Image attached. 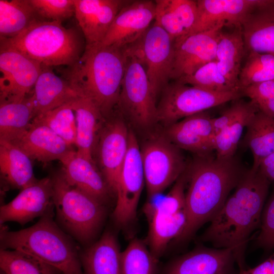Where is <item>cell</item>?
<instances>
[{
	"label": "cell",
	"instance_id": "1",
	"mask_svg": "<svg viewBox=\"0 0 274 274\" xmlns=\"http://www.w3.org/2000/svg\"><path fill=\"white\" fill-rule=\"evenodd\" d=\"M270 183L259 169H247L200 237L215 248L232 249L240 270L249 238L260 227Z\"/></svg>",
	"mask_w": 274,
	"mask_h": 274
},
{
	"label": "cell",
	"instance_id": "2",
	"mask_svg": "<svg viewBox=\"0 0 274 274\" xmlns=\"http://www.w3.org/2000/svg\"><path fill=\"white\" fill-rule=\"evenodd\" d=\"M247 169L238 157H217L215 152L195 155L187 165L186 222L177 243L189 241L206 223L216 216Z\"/></svg>",
	"mask_w": 274,
	"mask_h": 274
},
{
	"label": "cell",
	"instance_id": "3",
	"mask_svg": "<svg viewBox=\"0 0 274 274\" xmlns=\"http://www.w3.org/2000/svg\"><path fill=\"white\" fill-rule=\"evenodd\" d=\"M126 56V46L86 45L81 57L67 70L66 79L80 96L92 100L106 119L118 107Z\"/></svg>",
	"mask_w": 274,
	"mask_h": 274
},
{
	"label": "cell",
	"instance_id": "4",
	"mask_svg": "<svg viewBox=\"0 0 274 274\" xmlns=\"http://www.w3.org/2000/svg\"><path fill=\"white\" fill-rule=\"evenodd\" d=\"M54 215V212L48 213L34 225L18 231H9L1 225V249L23 252L64 274H83L81 249L57 224Z\"/></svg>",
	"mask_w": 274,
	"mask_h": 274
},
{
	"label": "cell",
	"instance_id": "5",
	"mask_svg": "<svg viewBox=\"0 0 274 274\" xmlns=\"http://www.w3.org/2000/svg\"><path fill=\"white\" fill-rule=\"evenodd\" d=\"M0 47L15 49L42 65L75 64L83 54L86 42L81 30L62 23L37 20L17 36L1 38Z\"/></svg>",
	"mask_w": 274,
	"mask_h": 274
},
{
	"label": "cell",
	"instance_id": "6",
	"mask_svg": "<svg viewBox=\"0 0 274 274\" xmlns=\"http://www.w3.org/2000/svg\"><path fill=\"white\" fill-rule=\"evenodd\" d=\"M51 177L56 222L83 248L89 246L97 239L109 208L68 184L61 170Z\"/></svg>",
	"mask_w": 274,
	"mask_h": 274
},
{
	"label": "cell",
	"instance_id": "7",
	"mask_svg": "<svg viewBox=\"0 0 274 274\" xmlns=\"http://www.w3.org/2000/svg\"><path fill=\"white\" fill-rule=\"evenodd\" d=\"M240 91L218 92L175 81L163 90L157 106V120L172 124L188 116L238 99Z\"/></svg>",
	"mask_w": 274,
	"mask_h": 274
},
{
	"label": "cell",
	"instance_id": "8",
	"mask_svg": "<svg viewBox=\"0 0 274 274\" xmlns=\"http://www.w3.org/2000/svg\"><path fill=\"white\" fill-rule=\"evenodd\" d=\"M126 50L118 107L134 124L148 127L157 120V97L143 63L127 46Z\"/></svg>",
	"mask_w": 274,
	"mask_h": 274
},
{
	"label": "cell",
	"instance_id": "9",
	"mask_svg": "<svg viewBox=\"0 0 274 274\" xmlns=\"http://www.w3.org/2000/svg\"><path fill=\"white\" fill-rule=\"evenodd\" d=\"M182 150L166 137H156L141 149L148 201L175 182L188 164Z\"/></svg>",
	"mask_w": 274,
	"mask_h": 274
},
{
	"label": "cell",
	"instance_id": "10",
	"mask_svg": "<svg viewBox=\"0 0 274 274\" xmlns=\"http://www.w3.org/2000/svg\"><path fill=\"white\" fill-rule=\"evenodd\" d=\"M145 183L141 149L135 135L129 129L128 149L118 178L112 214L118 228H127L135 221Z\"/></svg>",
	"mask_w": 274,
	"mask_h": 274
},
{
	"label": "cell",
	"instance_id": "11",
	"mask_svg": "<svg viewBox=\"0 0 274 274\" xmlns=\"http://www.w3.org/2000/svg\"><path fill=\"white\" fill-rule=\"evenodd\" d=\"M127 47L143 63L153 91L157 97L170 79L173 41L154 21L140 39Z\"/></svg>",
	"mask_w": 274,
	"mask_h": 274
},
{
	"label": "cell",
	"instance_id": "12",
	"mask_svg": "<svg viewBox=\"0 0 274 274\" xmlns=\"http://www.w3.org/2000/svg\"><path fill=\"white\" fill-rule=\"evenodd\" d=\"M129 129L123 119H106L100 130L94 153V161L115 196L118 178L129 145ZM116 197V196H115Z\"/></svg>",
	"mask_w": 274,
	"mask_h": 274
},
{
	"label": "cell",
	"instance_id": "13",
	"mask_svg": "<svg viewBox=\"0 0 274 274\" xmlns=\"http://www.w3.org/2000/svg\"><path fill=\"white\" fill-rule=\"evenodd\" d=\"M0 51V102L21 100L32 91L42 65L15 49Z\"/></svg>",
	"mask_w": 274,
	"mask_h": 274
},
{
	"label": "cell",
	"instance_id": "14",
	"mask_svg": "<svg viewBox=\"0 0 274 274\" xmlns=\"http://www.w3.org/2000/svg\"><path fill=\"white\" fill-rule=\"evenodd\" d=\"M224 26V23L218 24L175 43L170 79L177 81L190 76L215 60L217 41Z\"/></svg>",
	"mask_w": 274,
	"mask_h": 274
},
{
	"label": "cell",
	"instance_id": "15",
	"mask_svg": "<svg viewBox=\"0 0 274 274\" xmlns=\"http://www.w3.org/2000/svg\"><path fill=\"white\" fill-rule=\"evenodd\" d=\"M53 182L51 176L37 180L21 190L9 202L0 208V225L15 222L21 225L54 212Z\"/></svg>",
	"mask_w": 274,
	"mask_h": 274
},
{
	"label": "cell",
	"instance_id": "16",
	"mask_svg": "<svg viewBox=\"0 0 274 274\" xmlns=\"http://www.w3.org/2000/svg\"><path fill=\"white\" fill-rule=\"evenodd\" d=\"M196 2V19L185 38L222 23L226 26L240 25L253 11L274 5L273 0H198Z\"/></svg>",
	"mask_w": 274,
	"mask_h": 274
},
{
	"label": "cell",
	"instance_id": "17",
	"mask_svg": "<svg viewBox=\"0 0 274 274\" xmlns=\"http://www.w3.org/2000/svg\"><path fill=\"white\" fill-rule=\"evenodd\" d=\"M155 15V1H130L118 13L100 43L123 47L135 42L150 27Z\"/></svg>",
	"mask_w": 274,
	"mask_h": 274
},
{
	"label": "cell",
	"instance_id": "18",
	"mask_svg": "<svg viewBox=\"0 0 274 274\" xmlns=\"http://www.w3.org/2000/svg\"><path fill=\"white\" fill-rule=\"evenodd\" d=\"M235 263L232 249L201 245L170 261L160 274H234Z\"/></svg>",
	"mask_w": 274,
	"mask_h": 274
},
{
	"label": "cell",
	"instance_id": "19",
	"mask_svg": "<svg viewBox=\"0 0 274 274\" xmlns=\"http://www.w3.org/2000/svg\"><path fill=\"white\" fill-rule=\"evenodd\" d=\"M213 118L206 111L168 125L165 137L181 150L195 155L215 152Z\"/></svg>",
	"mask_w": 274,
	"mask_h": 274
},
{
	"label": "cell",
	"instance_id": "20",
	"mask_svg": "<svg viewBox=\"0 0 274 274\" xmlns=\"http://www.w3.org/2000/svg\"><path fill=\"white\" fill-rule=\"evenodd\" d=\"M129 2L75 0V15L86 45L101 43L118 13Z\"/></svg>",
	"mask_w": 274,
	"mask_h": 274
},
{
	"label": "cell",
	"instance_id": "21",
	"mask_svg": "<svg viewBox=\"0 0 274 274\" xmlns=\"http://www.w3.org/2000/svg\"><path fill=\"white\" fill-rule=\"evenodd\" d=\"M67 182L110 207L115 196L96 164L77 154L76 150L61 161Z\"/></svg>",
	"mask_w": 274,
	"mask_h": 274
},
{
	"label": "cell",
	"instance_id": "22",
	"mask_svg": "<svg viewBox=\"0 0 274 274\" xmlns=\"http://www.w3.org/2000/svg\"><path fill=\"white\" fill-rule=\"evenodd\" d=\"M31 160L43 163L60 162L75 150L48 126L31 122L27 130L12 143Z\"/></svg>",
	"mask_w": 274,
	"mask_h": 274
},
{
	"label": "cell",
	"instance_id": "23",
	"mask_svg": "<svg viewBox=\"0 0 274 274\" xmlns=\"http://www.w3.org/2000/svg\"><path fill=\"white\" fill-rule=\"evenodd\" d=\"M71 105L76 119L75 146L77 153L96 164L94 161L95 148L106 118L94 102L86 97H78L72 101Z\"/></svg>",
	"mask_w": 274,
	"mask_h": 274
},
{
	"label": "cell",
	"instance_id": "24",
	"mask_svg": "<svg viewBox=\"0 0 274 274\" xmlns=\"http://www.w3.org/2000/svg\"><path fill=\"white\" fill-rule=\"evenodd\" d=\"M30 95L36 116L80 97L66 79L56 75L51 67L43 65Z\"/></svg>",
	"mask_w": 274,
	"mask_h": 274
},
{
	"label": "cell",
	"instance_id": "25",
	"mask_svg": "<svg viewBox=\"0 0 274 274\" xmlns=\"http://www.w3.org/2000/svg\"><path fill=\"white\" fill-rule=\"evenodd\" d=\"M115 233L108 230L80 252L83 274H121L120 254Z\"/></svg>",
	"mask_w": 274,
	"mask_h": 274
},
{
	"label": "cell",
	"instance_id": "26",
	"mask_svg": "<svg viewBox=\"0 0 274 274\" xmlns=\"http://www.w3.org/2000/svg\"><path fill=\"white\" fill-rule=\"evenodd\" d=\"M155 22L176 43L183 40L193 27L197 15L196 1L156 0Z\"/></svg>",
	"mask_w": 274,
	"mask_h": 274
},
{
	"label": "cell",
	"instance_id": "27",
	"mask_svg": "<svg viewBox=\"0 0 274 274\" xmlns=\"http://www.w3.org/2000/svg\"><path fill=\"white\" fill-rule=\"evenodd\" d=\"M241 26L245 52L274 55V5L253 11Z\"/></svg>",
	"mask_w": 274,
	"mask_h": 274
},
{
	"label": "cell",
	"instance_id": "28",
	"mask_svg": "<svg viewBox=\"0 0 274 274\" xmlns=\"http://www.w3.org/2000/svg\"><path fill=\"white\" fill-rule=\"evenodd\" d=\"M0 172L6 187L22 189L35 183L31 159L16 145L0 140Z\"/></svg>",
	"mask_w": 274,
	"mask_h": 274
},
{
	"label": "cell",
	"instance_id": "29",
	"mask_svg": "<svg viewBox=\"0 0 274 274\" xmlns=\"http://www.w3.org/2000/svg\"><path fill=\"white\" fill-rule=\"evenodd\" d=\"M245 53L241 25L232 31L221 32L217 43L216 59L220 72L232 87L240 91L239 76Z\"/></svg>",
	"mask_w": 274,
	"mask_h": 274
},
{
	"label": "cell",
	"instance_id": "30",
	"mask_svg": "<svg viewBox=\"0 0 274 274\" xmlns=\"http://www.w3.org/2000/svg\"><path fill=\"white\" fill-rule=\"evenodd\" d=\"M35 117L30 95L21 100L0 102V140L14 142L27 130Z\"/></svg>",
	"mask_w": 274,
	"mask_h": 274
},
{
	"label": "cell",
	"instance_id": "31",
	"mask_svg": "<svg viewBox=\"0 0 274 274\" xmlns=\"http://www.w3.org/2000/svg\"><path fill=\"white\" fill-rule=\"evenodd\" d=\"M242 145L252 152V168L259 169L261 162L274 153V117L258 111L246 127Z\"/></svg>",
	"mask_w": 274,
	"mask_h": 274
},
{
	"label": "cell",
	"instance_id": "32",
	"mask_svg": "<svg viewBox=\"0 0 274 274\" xmlns=\"http://www.w3.org/2000/svg\"><path fill=\"white\" fill-rule=\"evenodd\" d=\"M146 216L149 224L148 248L152 255L159 260L168 243L183 231L186 222L185 210L172 215L154 214Z\"/></svg>",
	"mask_w": 274,
	"mask_h": 274
},
{
	"label": "cell",
	"instance_id": "33",
	"mask_svg": "<svg viewBox=\"0 0 274 274\" xmlns=\"http://www.w3.org/2000/svg\"><path fill=\"white\" fill-rule=\"evenodd\" d=\"M37 20L30 0H0V38L15 37Z\"/></svg>",
	"mask_w": 274,
	"mask_h": 274
},
{
	"label": "cell",
	"instance_id": "34",
	"mask_svg": "<svg viewBox=\"0 0 274 274\" xmlns=\"http://www.w3.org/2000/svg\"><path fill=\"white\" fill-rule=\"evenodd\" d=\"M159 260L142 239H132L120 254L121 274H157Z\"/></svg>",
	"mask_w": 274,
	"mask_h": 274
},
{
	"label": "cell",
	"instance_id": "35",
	"mask_svg": "<svg viewBox=\"0 0 274 274\" xmlns=\"http://www.w3.org/2000/svg\"><path fill=\"white\" fill-rule=\"evenodd\" d=\"M250 102L248 108L239 117L215 134L214 147L217 157L226 158L235 155L244 128L259 111Z\"/></svg>",
	"mask_w": 274,
	"mask_h": 274
},
{
	"label": "cell",
	"instance_id": "36",
	"mask_svg": "<svg viewBox=\"0 0 274 274\" xmlns=\"http://www.w3.org/2000/svg\"><path fill=\"white\" fill-rule=\"evenodd\" d=\"M0 270L6 274H60L57 268L16 250H0Z\"/></svg>",
	"mask_w": 274,
	"mask_h": 274
},
{
	"label": "cell",
	"instance_id": "37",
	"mask_svg": "<svg viewBox=\"0 0 274 274\" xmlns=\"http://www.w3.org/2000/svg\"><path fill=\"white\" fill-rule=\"evenodd\" d=\"M71 102L37 115L32 122L48 126L73 147L76 143L77 124Z\"/></svg>",
	"mask_w": 274,
	"mask_h": 274
},
{
	"label": "cell",
	"instance_id": "38",
	"mask_svg": "<svg viewBox=\"0 0 274 274\" xmlns=\"http://www.w3.org/2000/svg\"><path fill=\"white\" fill-rule=\"evenodd\" d=\"M274 80V55L250 52L239 76L241 89L250 85Z\"/></svg>",
	"mask_w": 274,
	"mask_h": 274
},
{
	"label": "cell",
	"instance_id": "39",
	"mask_svg": "<svg viewBox=\"0 0 274 274\" xmlns=\"http://www.w3.org/2000/svg\"><path fill=\"white\" fill-rule=\"evenodd\" d=\"M187 182L186 168L166 195L156 202H147L143 208L145 216L154 214L172 215L185 210Z\"/></svg>",
	"mask_w": 274,
	"mask_h": 274
},
{
	"label": "cell",
	"instance_id": "40",
	"mask_svg": "<svg viewBox=\"0 0 274 274\" xmlns=\"http://www.w3.org/2000/svg\"><path fill=\"white\" fill-rule=\"evenodd\" d=\"M177 81L214 92L239 91L234 89L220 72L215 60L202 66L192 75Z\"/></svg>",
	"mask_w": 274,
	"mask_h": 274
},
{
	"label": "cell",
	"instance_id": "41",
	"mask_svg": "<svg viewBox=\"0 0 274 274\" xmlns=\"http://www.w3.org/2000/svg\"><path fill=\"white\" fill-rule=\"evenodd\" d=\"M37 18L47 21H62L75 14V0H30Z\"/></svg>",
	"mask_w": 274,
	"mask_h": 274
},
{
	"label": "cell",
	"instance_id": "42",
	"mask_svg": "<svg viewBox=\"0 0 274 274\" xmlns=\"http://www.w3.org/2000/svg\"><path fill=\"white\" fill-rule=\"evenodd\" d=\"M241 92L259 111L274 117V80L250 85L241 89Z\"/></svg>",
	"mask_w": 274,
	"mask_h": 274
},
{
	"label": "cell",
	"instance_id": "43",
	"mask_svg": "<svg viewBox=\"0 0 274 274\" xmlns=\"http://www.w3.org/2000/svg\"><path fill=\"white\" fill-rule=\"evenodd\" d=\"M260 232L256 244L266 250L274 249V186L262 211Z\"/></svg>",
	"mask_w": 274,
	"mask_h": 274
},
{
	"label": "cell",
	"instance_id": "44",
	"mask_svg": "<svg viewBox=\"0 0 274 274\" xmlns=\"http://www.w3.org/2000/svg\"><path fill=\"white\" fill-rule=\"evenodd\" d=\"M251 102L238 100L227 109L220 116L213 118L215 134L225 128L239 117L248 108Z\"/></svg>",
	"mask_w": 274,
	"mask_h": 274
},
{
	"label": "cell",
	"instance_id": "45",
	"mask_svg": "<svg viewBox=\"0 0 274 274\" xmlns=\"http://www.w3.org/2000/svg\"><path fill=\"white\" fill-rule=\"evenodd\" d=\"M259 169L270 182L274 181V153L261 162Z\"/></svg>",
	"mask_w": 274,
	"mask_h": 274
},
{
	"label": "cell",
	"instance_id": "46",
	"mask_svg": "<svg viewBox=\"0 0 274 274\" xmlns=\"http://www.w3.org/2000/svg\"><path fill=\"white\" fill-rule=\"evenodd\" d=\"M272 263L271 257L253 268L240 270L238 274H271Z\"/></svg>",
	"mask_w": 274,
	"mask_h": 274
},
{
	"label": "cell",
	"instance_id": "47",
	"mask_svg": "<svg viewBox=\"0 0 274 274\" xmlns=\"http://www.w3.org/2000/svg\"><path fill=\"white\" fill-rule=\"evenodd\" d=\"M0 274H6V273L2 270H0Z\"/></svg>",
	"mask_w": 274,
	"mask_h": 274
},
{
	"label": "cell",
	"instance_id": "48",
	"mask_svg": "<svg viewBox=\"0 0 274 274\" xmlns=\"http://www.w3.org/2000/svg\"><path fill=\"white\" fill-rule=\"evenodd\" d=\"M60 274H64V273H63V272H61Z\"/></svg>",
	"mask_w": 274,
	"mask_h": 274
},
{
	"label": "cell",
	"instance_id": "49",
	"mask_svg": "<svg viewBox=\"0 0 274 274\" xmlns=\"http://www.w3.org/2000/svg\"><path fill=\"white\" fill-rule=\"evenodd\" d=\"M274 274V273H273Z\"/></svg>",
	"mask_w": 274,
	"mask_h": 274
}]
</instances>
